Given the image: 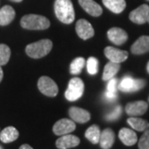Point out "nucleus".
<instances>
[{"instance_id": "1", "label": "nucleus", "mask_w": 149, "mask_h": 149, "mask_svg": "<svg viewBox=\"0 0 149 149\" xmlns=\"http://www.w3.org/2000/svg\"><path fill=\"white\" fill-rule=\"evenodd\" d=\"M54 10L59 21L70 24L74 20V10L71 0H56Z\"/></svg>"}, {"instance_id": "2", "label": "nucleus", "mask_w": 149, "mask_h": 149, "mask_svg": "<svg viewBox=\"0 0 149 149\" xmlns=\"http://www.w3.org/2000/svg\"><path fill=\"white\" fill-rule=\"evenodd\" d=\"M21 26L27 30H45L50 27L51 22L46 17L37 14H27L22 17Z\"/></svg>"}, {"instance_id": "3", "label": "nucleus", "mask_w": 149, "mask_h": 149, "mask_svg": "<svg viewBox=\"0 0 149 149\" xmlns=\"http://www.w3.org/2000/svg\"><path fill=\"white\" fill-rule=\"evenodd\" d=\"M52 48V42L49 39H43L27 45L25 51L27 56L31 58L39 59L50 53Z\"/></svg>"}, {"instance_id": "4", "label": "nucleus", "mask_w": 149, "mask_h": 149, "mask_svg": "<svg viewBox=\"0 0 149 149\" xmlns=\"http://www.w3.org/2000/svg\"><path fill=\"white\" fill-rule=\"evenodd\" d=\"M84 91V82L80 78L74 77L69 81L67 90L65 92V97L69 101H75L83 95Z\"/></svg>"}, {"instance_id": "5", "label": "nucleus", "mask_w": 149, "mask_h": 149, "mask_svg": "<svg viewBox=\"0 0 149 149\" xmlns=\"http://www.w3.org/2000/svg\"><path fill=\"white\" fill-rule=\"evenodd\" d=\"M37 87L43 95L55 97L58 94V86L52 79L48 76H42L37 82Z\"/></svg>"}, {"instance_id": "6", "label": "nucleus", "mask_w": 149, "mask_h": 149, "mask_svg": "<svg viewBox=\"0 0 149 149\" xmlns=\"http://www.w3.org/2000/svg\"><path fill=\"white\" fill-rule=\"evenodd\" d=\"M145 80L133 79L131 76H125L119 83L118 89L123 92H135L143 89L145 85Z\"/></svg>"}, {"instance_id": "7", "label": "nucleus", "mask_w": 149, "mask_h": 149, "mask_svg": "<svg viewBox=\"0 0 149 149\" xmlns=\"http://www.w3.org/2000/svg\"><path fill=\"white\" fill-rule=\"evenodd\" d=\"M75 129V123L73 120L68 118L60 119L54 124L53 133L57 136H62L73 132Z\"/></svg>"}, {"instance_id": "8", "label": "nucleus", "mask_w": 149, "mask_h": 149, "mask_svg": "<svg viewBox=\"0 0 149 149\" xmlns=\"http://www.w3.org/2000/svg\"><path fill=\"white\" fill-rule=\"evenodd\" d=\"M149 17V6L143 4L129 13V19L136 24H144Z\"/></svg>"}, {"instance_id": "9", "label": "nucleus", "mask_w": 149, "mask_h": 149, "mask_svg": "<svg viewBox=\"0 0 149 149\" xmlns=\"http://www.w3.org/2000/svg\"><path fill=\"white\" fill-rule=\"evenodd\" d=\"M75 31L77 35L83 40H88L95 35V30L92 25L85 19H80L77 21Z\"/></svg>"}, {"instance_id": "10", "label": "nucleus", "mask_w": 149, "mask_h": 149, "mask_svg": "<svg viewBox=\"0 0 149 149\" xmlns=\"http://www.w3.org/2000/svg\"><path fill=\"white\" fill-rule=\"evenodd\" d=\"M148 103L143 100L128 103L125 107V111L131 117H137L144 114L148 110Z\"/></svg>"}, {"instance_id": "11", "label": "nucleus", "mask_w": 149, "mask_h": 149, "mask_svg": "<svg viewBox=\"0 0 149 149\" xmlns=\"http://www.w3.org/2000/svg\"><path fill=\"white\" fill-rule=\"evenodd\" d=\"M104 55L112 62L121 63L126 61L128 56V52L126 51L119 50L113 47H107L104 49Z\"/></svg>"}, {"instance_id": "12", "label": "nucleus", "mask_w": 149, "mask_h": 149, "mask_svg": "<svg viewBox=\"0 0 149 149\" xmlns=\"http://www.w3.org/2000/svg\"><path fill=\"white\" fill-rule=\"evenodd\" d=\"M80 143V139L72 134L62 135L56 141V146L59 149H69L77 147Z\"/></svg>"}, {"instance_id": "13", "label": "nucleus", "mask_w": 149, "mask_h": 149, "mask_svg": "<svg viewBox=\"0 0 149 149\" xmlns=\"http://www.w3.org/2000/svg\"><path fill=\"white\" fill-rule=\"evenodd\" d=\"M108 38L113 44L120 46L128 40V34L124 30L119 27H112L108 31Z\"/></svg>"}, {"instance_id": "14", "label": "nucleus", "mask_w": 149, "mask_h": 149, "mask_svg": "<svg viewBox=\"0 0 149 149\" xmlns=\"http://www.w3.org/2000/svg\"><path fill=\"white\" fill-rule=\"evenodd\" d=\"M69 115L71 119L79 123H85L91 119L90 112L79 107H71L69 109Z\"/></svg>"}, {"instance_id": "15", "label": "nucleus", "mask_w": 149, "mask_h": 149, "mask_svg": "<svg viewBox=\"0 0 149 149\" xmlns=\"http://www.w3.org/2000/svg\"><path fill=\"white\" fill-rule=\"evenodd\" d=\"M81 8L93 17L100 16L103 13L101 6L98 4L94 0H78Z\"/></svg>"}, {"instance_id": "16", "label": "nucleus", "mask_w": 149, "mask_h": 149, "mask_svg": "<svg viewBox=\"0 0 149 149\" xmlns=\"http://www.w3.org/2000/svg\"><path fill=\"white\" fill-rule=\"evenodd\" d=\"M131 52L134 55H141L149 52V36H142L133 43Z\"/></svg>"}, {"instance_id": "17", "label": "nucleus", "mask_w": 149, "mask_h": 149, "mask_svg": "<svg viewBox=\"0 0 149 149\" xmlns=\"http://www.w3.org/2000/svg\"><path fill=\"white\" fill-rule=\"evenodd\" d=\"M118 138L126 146H133L138 142V136L132 129L123 128L118 133Z\"/></svg>"}, {"instance_id": "18", "label": "nucleus", "mask_w": 149, "mask_h": 149, "mask_svg": "<svg viewBox=\"0 0 149 149\" xmlns=\"http://www.w3.org/2000/svg\"><path fill=\"white\" fill-rule=\"evenodd\" d=\"M115 141V134L111 128H105L100 134L99 143L103 149H110Z\"/></svg>"}, {"instance_id": "19", "label": "nucleus", "mask_w": 149, "mask_h": 149, "mask_svg": "<svg viewBox=\"0 0 149 149\" xmlns=\"http://www.w3.org/2000/svg\"><path fill=\"white\" fill-rule=\"evenodd\" d=\"M15 11L9 5H6L0 9V26L10 24L15 17Z\"/></svg>"}, {"instance_id": "20", "label": "nucleus", "mask_w": 149, "mask_h": 149, "mask_svg": "<svg viewBox=\"0 0 149 149\" xmlns=\"http://www.w3.org/2000/svg\"><path fill=\"white\" fill-rule=\"evenodd\" d=\"M19 133L17 129L13 126L5 128L0 133V140L4 143H9L18 139Z\"/></svg>"}, {"instance_id": "21", "label": "nucleus", "mask_w": 149, "mask_h": 149, "mask_svg": "<svg viewBox=\"0 0 149 149\" xmlns=\"http://www.w3.org/2000/svg\"><path fill=\"white\" fill-rule=\"evenodd\" d=\"M102 2L108 9L114 13H122L126 7L125 0H102Z\"/></svg>"}, {"instance_id": "22", "label": "nucleus", "mask_w": 149, "mask_h": 149, "mask_svg": "<svg viewBox=\"0 0 149 149\" xmlns=\"http://www.w3.org/2000/svg\"><path fill=\"white\" fill-rule=\"evenodd\" d=\"M127 122L131 126V128L139 132H143L149 128V123L147 120L140 118L131 117L128 118Z\"/></svg>"}, {"instance_id": "23", "label": "nucleus", "mask_w": 149, "mask_h": 149, "mask_svg": "<svg viewBox=\"0 0 149 149\" xmlns=\"http://www.w3.org/2000/svg\"><path fill=\"white\" fill-rule=\"evenodd\" d=\"M119 69H120L119 63H114V62L109 61L104 66L102 79L104 80H109L117 74Z\"/></svg>"}, {"instance_id": "24", "label": "nucleus", "mask_w": 149, "mask_h": 149, "mask_svg": "<svg viewBox=\"0 0 149 149\" xmlns=\"http://www.w3.org/2000/svg\"><path fill=\"white\" fill-rule=\"evenodd\" d=\"M100 134H101V132H100V127L98 125L94 124L85 131V136L91 143L97 144L100 142Z\"/></svg>"}, {"instance_id": "25", "label": "nucleus", "mask_w": 149, "mask_h": 149, "mask_svg": "<svg viewBox=\"0 0 149 149\" xmlns=\"http://www.w3.org/2000/svg\"><path fill=\"white\" fill-rule=\"evenodd\" d=\"M85 65V60L83 57L74 59L70 66V72L72 74H78L81 72Z\"/></svg>"}, {"instance_id": "26", "label": "nucleus", "mask_w": 149, "mask_h": 149, "mask_svg": "<svg viewBox=\"0 0 149 149\" xmlns=\"http://www.w3.org/2000/svg\"><path fill=\"white\" fill-rule=\"evenodd\" d=\"M11 56V50L5 44H0V65H6Z\"/></svg>"}, {"instance_id": "27", "label": "nucleus", "mask_w": 149, "mask_h": 149, "mask_svg": "<svg viewBox=\"0 0 149 149\" xmlns=\"http://www.w3.org/2000/svg\"><path fill=\"white\" fill-rule=\"evenodd\" d=\"M99 61L95 57L91 56L87 61V70L91 74H95L98 72Z\"/></svg>"}, {"instance_id": "28", "label": "nucleus", "mask_w": 149, "mask_h": 149, "mask_svg": "<svg viewBox=\"0 0 149 149\" xmlns=\"http://www.w3.org/2000/svg\"><path fill=\"white\" fill-rule=\"evenodd\" d=\"M139 149H149V129L144 131L143 136L139 141Z\"/></svg>"}, {"instance_id": "29", "label": "nucleus", "mask_w": 149, "mask_h": 149, "mask_svg": "<svg viewBox=\"0 0 149 149\" xmlns=\"http://www.w3.org/2000/svg\"><path fill=\"white\" fill-rule=\"evenodd\" d=\"M121 113H122V108H121V106L118 105L113 109V111L107 114L105 118L108 121H114L120 117Z\"/></svg>"}, {"instance_id": "30", "label": "nucleus", "mask_w": 149, "mask_h": 149, "mask_svg": "<svg viewBox=\"0 0 149 149\" xmlns=\"http://www.w3.org/2000/svg\"><path fill=\"white\" fill-rule=\"evenodd\" d=\"M117 90H118V80L115 78H112L109 80L108 85H107V91L108 92H110V93H115L117 94Z\"/></svg>"}, {"instance_id": "31", "label": "nucleus", "mask_w": 149, "mask_h": 149, "mask_svg": "<svg viewBox=\"0 0 149 149\" xmlns=\"http://www.w3.org/2000/svg\"><path fill=\"white\" fill-rule=\"evenodd\" d=\"M105 98L109 101H113L117 99V94L115 93H110V92H105Z\"/></svg>"}, {"instance_id": "32", "label": "nucleus", "mask_w": 149, "mask_h": 149, "mask_svg": "<svg viewBox=\"0 0 149 149\" xmlns=\"http://www.w3.org/2000/svg\"><path fill=\"white\" fill-rule=\"evenodd\" d=\"M19 149H33L30 146V145H28V144H23V145H22L21 147L19 148Z\"/></svg>"}, {"instance_id": "33", "label": "nucleus", "mask_w": 149, "mask_h": 149, "mask_svg": "<svg viewBox=\"0 0 149 149\" xmlns=\"http://www.w3.org/2000/svg\"><path fill=\"white\" fill-rule=\"evenodd\" d=\"M3 78V69H2V66L0 65V82L2 81Z\"/></svg>"}, {"instance_id": "34", "label": "nucleus", "mask_w": 149, "mask_h": 149, "mask_svg": "<svg viewBox=\"0 0 149 149\" xmlns=\"http://www.w3.org/2000/svg\"><path fill=\"white\" fill-rule=\"evenodd\" d=\"M10 1H13V2H15V3H20L22 0H10Z\"/></svg>"}, {"instance_id": "35", "label": "nucleus", "mask_w": 149, "mask_h": 149, "mask_svg": "<svg viewBox=\"0 0 149 149\" xmlns=\"http://www.w3.org/2000/svg\"><path fill=\"white\" fill-rule=\"evenodd\" d=\"M147 70H148V72L149 73V61L148 63V65H147Z\"/></svg>"}, {"instance_id": "36", "label": "nucleus", "mask_w": 149, "mask_h": 149, "mask_svg": "<svg viewBox=\"0 0 149 149\" xmlns=\"http://www.w3.org/2000/svg\"><path fill=\"white\" fill-rule=\"evenodd\" d=\"M148 22H149V17H148Z\"/></svg>"}, {"instance_id": "37", "label": "nucleus", "mask_w": 149, "mask_h": 149, "mask_svg": "<svg viewBox=\"0 0 149 149\" xmlns=\"http://www.w3.org/2000/svg\"><path fill=\"white\" fill-rule=\"evenodd\" d=\"M0 149H2V148H0Z\"/></svg>"}, {"instance_id": "38", "label": "nucleus", "mask_w": 149, "mask_h": 149, "mask_svg": "<svg viewBox=\"0 0 149 149\" xmlns=\"http://www.w3.org/2000/svg\"><path fill=\"white\" fill-rule=\"evenodd\" d=\"M148 1H149V0H148Z\"/></svg>"}]
</instances>
